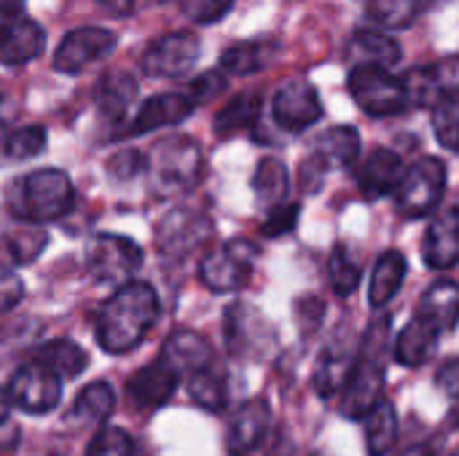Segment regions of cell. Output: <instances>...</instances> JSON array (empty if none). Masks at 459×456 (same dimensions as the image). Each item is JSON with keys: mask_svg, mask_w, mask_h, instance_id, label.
I'll return each instance as SVG.
<instances>
[{"mask_svg": "<svg viewBox=\"0 0 459 456\" xmlns=\"http://www.w3.org/2000/svg\"><path fill=\"white\" fill-rule=\"evenodd\" d=\"M94 99H97V110L105 118H116L118 121V118L126 116V110L137 99V81L129 73H124V70H110V73H105L100 78Z\"/></svg>", "mask_w": 459, "mask_h": 456, "instance_id": "484cf974", "label": "cell"}, {"mask_svg": "<svg viewBox=\"0 0 459 456\" xmlns=\"http://www.w3.org/2000/svg\"><path fill=\"white\" fill-rule=\"evenodd\" d=\"M352 67H382L390 70L401 59V46L382 30H358L347 48Z\"/></svg>", "mask_w": 459, "mask_h": 456, "instance_id": "44dd1931", "label": "cell"}, {"mask_svg": "<svg viewBox=\"0 0 459 456\" xmlns=\"http://www.w3.org/2000/svg\"><path fill=\"white\" fill-rule=\"evenodd\" d=\"M360 153V134L355 126H333L328 132H323L315 142L312 159L317 164H323V169H336V167H347L358 159Z\"/></svg>", "mask_w": 459, "mask_h": 456, "instance_id": "cb8c5ba5", "label": "cell"}, {"mask_svg": "<svg viewBox=\"0 0 459 456\" xmlns=\"http://www.w3.org/2000/svg\"><path fill=\"white\" fill-rule=\"evenodd\" d=\"M212 234V223L204 212L180 207L172 210L156 228V245L169 258H183L204 245Z\"/></svg>", "mask_w": 459, "mask_h": 456, "instance_id": "4fadbf2b", "label": "cell"}, {"mask_svg": "<svg viewBox=\"0 0 459 456\" xmlns=\"http://www.w3.org/2000/svg\"><path fill=\"white\" fill-rule=\"evenodd\" d=\"M143 266V250L137 242L121 234H97L86 247V271L97 282L126 285Z\"/></svg>", "mask_w": 459, "mask_h": 456, "instance_id": "8992f818", "label": "cell"}, {"mask_svg": "<svg viewBox=\"0 0 459 456\" xmlns=\"http://www.w3.org/2000/svg\"><path fill=\"white\" fill-rule=\"evenodd\" d=\"M299 215H301V207L299 204H282V207L266 212V220L261 226L264 237L274 239V237H282V234L293 231L296 223H299Z\"/></svg>", "mask_w": 459, "mask_h": 456, "instance_id": "7bdbcfd3", "label": "cell"}, {"mask_svg": "<svg viewBox=\"0 0 459 456\" xmlns=\"http://www.w3.org/2000/svg\"><path fill=\"white\" fill-rule=\"evenodd\" d=\"M406 280V258L403 253L398 250H390L385 253L377 266H374V274H371V288H368V301L374 309H382L390 304V298L401 290Z\"/></svg>", "mask_w": 459, "mask_h": 456, "instance_id": "83f0119b", "label": "cell"}, {"mask_svg": "<svg viewBox=\"0 0 459 456\" xmlns=\"http://www.w3.org/2000/svg\"><path fill=\"white\" fill-rule=\"evenodd\" d=\"M8 411H11V398H8V390L0 387V425L8 419Z\"/></svg>", "mask_w": 459, "mask_h": 456, "instance_id": "816d5d0a", "label": "cell"}, {"mask_svg": "<svg viewBox=\"0 0 459 456\" xmlns=\"http://www.w3.org/2000/svg\"><path fill=\"white\" fill-rule=\"evenodd\" d=\"M43 148H46V129L38 126V124L22 126V129L11 132L5 137V156L13 159V161L35 159Z\"/></svg>", "mask_w": 459, "mask_h": 456, "instance_id": "f35d334b", "label": "cell"}, {"mask_svg": "<svg viewBox=\"0 0 459 456\" xmlns=\"http://www.w3.org/2000/svg\"><path fill=\"white\" fill-rule=\"evenodd\" d=\"M438 0H368L371 16L385 27H406Z\"/></svg>", "mask_w": 459, "mask_h": 456, "instance_id": "836d02e7", "label": "cell"}, {"mask_svg": "<svg viewBox=\"0 0 459 456\" xmlns=\"http://www.w3.org/2000/svg\"><path fill=\"white\" fill-rule=\"evenodd\" d=\"M151 188L167 199L188 194L202 175V151L191 137H167L153 145L145 159Z\"/></svg>", "mask_w": 459, "mask_h": 456, "instance_id": "3957f363", "label": "cell"}, {"mask_svg": "<svg viewBox=\"0 0 459 456\" xmlns=\"http://www.w3.org/2000/svg\"><path fill=\"white\" fill-rule=\"evenodd\" d=\"M323 314H325V306H323V301L320 298H299L296 301V323H299V331L304 333V336H312L317 328H320V323H323Z\"/></svg>", "mask_w": 459, "mask_h": 456, "instance_id": "ee69618b", "label": "cell"}, {"mask_svg": "<svg viewBox=\"0 0 459 456\" xmlns=\"http://www.w3.org/2000/svg\"><path fill=\"white\" fill-rule=\"evenodd\" d=\"M116 48V35L105 27H78L67 32L54 54V70L65 75L81 73L86 65L102 59Z\"/></svg>", "mask_w": 459, "mask_h": 456, "instance_id": "5bb4252c", "label": "cell"}, {"mask_svg": "<svg viewBox=\"0 0 459 456\" xmlns=\"http://www.w3.org/2000/svg\"><path fill=\"white\" fill-rule=\"evenodd\" d=\"M223 333H226L229 352L237 357L261 360L274 347V331H272L269 320L247 304L229 306Z\"/></svg>", "mask_w": 459, "mask_h": 456, "instance_id": "9c48e42d", "label": "cell"}, {"mask_svg": "<svg viewBox=\"0 0 459 456\" xmlns=\"http://www.w3.org/2000/svg\"><path fill=\"white\" fill-rule=\"evenodd\" d=\"M178 382H180V374L159 355L153 363H148L145 368H140L129 379L126 390H129V398L137 409L151 411V409L164 406L175 395Z\"/></svg>", "mask_w": 459, "mask_h": 456, "instance_id": "9a60e30c", "label": "cell"}, {"mask_svg": "<svg viewBox=\"0 0 459 456\" xmlns=\"http://www.w3.org/2000/svg\"><path fill=\"white\" fill-rule=\"evenodd\" d=\"M403 161L390 148H377L358 172V188L366 199H382L395 194L403 180Z\"/></svg>", "mask_w": 459, "mask_h": 456, "instance_id": "e0dca14e", "label": "cell"}, {"mask_svg": "<svg viewBox=\"0 0 459 456\" xmlns=\"http://www.w3.org/2000/svg\"><path fill=\"white\" fill-rule=\"evenodd\" d=\"M441 336H444V333H441L430 320H425L422 314H417V317H411V323L398 333L395 347H393V357H395L401 366H406V368H420V366H425V363L436 355Z\"/></svg>", "mask_w": 459, "mask_h": 456, "instance_id": "ac0fdd59", "label": "cell"}, {"mask_svg": "<svg viewBox=\"0 0 459 456\" xmlns=\"http://www.w3.org/2000/svg\"><path fill=\"white\" fill-rule=\"evenodd\" d=\"M253 191L258 196V204L272 212L282 204H288V191H290V177L288 167L280 159H264L255 169L253 177Z\"/></svg>", "mask_w": 459, "mask_h": 456, "instance_id": "4316f807", "label": "cell"}, {"mask_svg": "<svg viewBox=\"0 0 459 456\" xmlns=\"http://www.w3.org/2000/svg\"><path fill=\"white\" fill-rule=\"evenodd\" d=\"M223 89H226V78H223L221 73H204V75H199L196 81H191L188 97H191L194 105H202V102L215 99Z\"/></svg>", "mask_w": 459, "mask_h": 456, "instance_id": "f6af8a7d", "label": "cell"}, {"mask_svg": "<svg viewBox=\"0 0 459 456\" xmlns=\"http://www.w3.org/2000/svg\"><path fill=\"white\" fill-rule=\"evenodd\" d=\"M328 277H331V288L339 293V296H350L358 282H360V263L355 261V255L339 245L333 253H331V261H328Z\"/></svg>", "mask_w": 459, "mask_h": 456, "instance_id": "74e56055", "label": "cell"}, {"mask_svg": "<svg viewBox=\"0 0 459 456\" xmlns=\"http://www.w3.org/2000/svg\"><path fill=\"white\" fill-rule=\"evenodd\" d=\"M446 188V164L441 159L425 156L403 172L395 191V204L403 218H425L433 212Z\"/></svg>", "mask_w": 459, "mask_h": 456, "instance_id": "5b68a950", "label": "cell"}, {"mask_svg": "<svg viewBox=\"0 0 459 456\" xmlns=\"http://www.w3.org/2000/svg\"><path fill=\"white\" fill-rule=\"evenodd\" d=\"M194 102L188 94H156L151 99H145L129 126V134H145L161 126H175L180 121H186L194 113Z\"/></svg>", "mask_w": 459, "mask_h": 456, "instance_id": "d6986e66", "label": "cell"}, {"mask_svg": "<svg viewBox=\"0 0 459 456\" xmlns=\"http://www.w3.org/2000/svg\"><path fill=\"white\" fill-rule=\"evenodd\" d=\"M425 320H430L441 333L455 331L459 323V285L455 280H438L430 285L422 296L420 312Z\"/></svg>", "mask_w": 459, "mask_h": 456, "instance_id": "d4e9b609", "label": "cell"}, {"mask_svg": "<svg viewBox=\"0 0 459 456\" xmlns=\"http://www.w3.org/2000/svg\"><path fill=\"white\" fill-rule=\"evenodd\" d=\"M436 384H438L449 398H459V360H449V363L438 371Z\"/></svg>", "mask_w": 459, "mask_h": 456, "instance_id": "c3c4849f", "label": "cell"}, {"mask_svg": "<svg viewBox=\"0 0 459 456\" xmlns=\"http://www.w3.org/2000/svg\"><path fill=\"white\" fill-rule=\"evenodd\" d=\"M46 239H48L46 231H40L35 226H24L16 234H11L8 237V253H11L13 263H30V261H35L43 253Z\"/></svg>", "mask_w": 459, "mask_h": 456, "instance_id": "ab89813d", "label": "cell"}, {"mask_svg": "<svg viewBox=\"0 0 459 456\" xmlns=\"http://www.w3.org/2000/svg\"><path fill=\"white\" fill-rule=\"evenodd\" d=\"M22 296H24L22 280H19L13 271L0 269V314L11 312V309L22 301Z\"/></svg>", "mask_w": 459, "mask_h": 456, "instance_id": "7dc6e473", "label": "cell"}, {"mask_svg": "<svg viewBox=\"0 0 459 456\" xmlns=\"http://www.w3.org/2000/svg\"><path fill=\"white\" fill-rule=\"evenodd\" d=\"M97 5L110 16H129L137 5V0H97Z\"/></svg>", "mask_w": 459, "mask_h": 456, "instance_id": "681fc988", "label": "cell"}, {"mask_svg": "<svg viewBox=\"0 0 459 456\" xmlns=\"http://www.w3.org/2000/svg\"><path fill=\"white\" fill-rule=\"evenodd\" d=\"M274 46L266 40H242L221 54V67L231 75H250L269 65Z\"/></svg>", "mask_w": 459, "mask_h": 456, "instance_id": "4dcf8cb0", "label": "cell"}, {"mask_svg": "<svg viewBox=\"0 0 459 456\" xmlns=\"http://www.w3.org/2000/svg\"><path fill=\"white\" fill-rule=\"evenodd\" d=\"M143 167H145V159L137 151H121L108 161V172L116 180H132L134 175H140Z\"/></svg>", "mask_w": 459, "mask_h": 456, "instance_id": "bcb514c9", "label": "cell"}, {"mask_svg": "<svg viewBox=\"0 0 459 456\" xmlns=\"http://www.w3.org/2000/svg\"><path fill=\"white\" fill-rule=\"evenodd\" d=\"M395 438H398V417H395V409L387 400H382L368 414V425H366V446H368V454H390V449L395 446Z\"/></svg>", "mask_w": 459, "mask_h": 456, "instance_id": "1f68e13d", "label": "cell"}, {"mask_svg": "<svg viewBox=\"0 0 459 456\" xmlns=\"http://www.w3.org/2000/svg\"><path fill=\"white\" fill-rule=\"evenodd\" d=\"M38 363L46 366L51 374H56L65 382V379H78L83 374L89 357L73 339H54L38 349Z\"/></svg>", "mask_w": 459, "mask_h": 456, "instance_id": "f1b7e54d", "label": "cell"}, {"mask_svg": "<svg viewBox=\"0 0 459 456\" xmlns=\"http://www.w3.org/2000/svg\"><path fill=\"white\" fill-rule=\"evenodd\" d=\"M46 46V35L38 22L19 16L0 27V62L3 65H24L32 62Z\"/></svg>", "mask_w": 459, "mask_h": 456, "instance_id": "ffe728a7", "label": "cell"}, {"mask_svg": "<svg viewBox=\"0 0 459 456\" xmlns=\"http://www.w3.org/2000/svg\"><path fill=\"white\" fill-rule=\"evenodd\" d=\"M355 355L339 347H331L323 352V357L317 360V371H315V387L323 398H331L347 387V379L355 368Z\"/></svg>", "mask_w": 459, "mask_h": 456, "instance_id": "f546056e", "label": "cell"}, {"mask_svg": "<svg viewBox=\"0 0 459 456\" xmlns=\"http://www.w3.org/2000/svg\"><path fill=\"white\" fill-rule=\"evenodd\" d=\"M390 352V317H379L366 331L358 355L355 368L347 379V387L342 390V414L360 419L368 417L385 398V363Z\"/></svg>", "mask_w": 459, "mask_h": 456, "instance_id": "7a4b0ae2", "label": "cell"}, {"mask_svg": "<svg viewBox=\"0 0 459 456\" xmlns=\"http://www.w3.org/2000/svg\"><path fill=\"white\" fill-rule=\"evenodd\" d=\"M422 255L430 269H452L459 263V207L441 210L425 231Z\"/></svg>", "mask_w": 459, "mask_h": 456, "instance_id": "2e32d148", "label": "cell"}, {"mask_svg": "<svg viewBox=\"0 0 459 456\" xmlns=\"http://www.w3.org/2000/svg\"><path fill=\"white\" fill-rule=\"evenodd\" d=\"M0 126H3V118H0Z\"/></svg>", "mask_w": 459, "mask_h": 456, "instance_id": "11a10c76", "label": "cell"}, {"mask_svg": "<svg viewBox=\"0 0 459 456\" xmlns=\"http://www.w3.org/2000/svg\"><path fill=\"white\" fill-rule=\"evenodd\" d=\"M159 320V296L148 282L121 285L102 306L97 320V344L108 355L132 352Z\"/></svg>", "mask_w": 459, "mask_h": 456, "instance_id": "6da1fadb", "label": "cell"}, {"mask_svg": "<svg viewBox=\"0 0 459 456\" xmlns=\"http://www.w3.org/2000/svg\"><path fill=\"white\" fill-rule=\"evenodd\" d=\"M266 427H269V406L266 400H247L237 417L231 419V427H229V452L231 454H247L253 452L264 435H266Z\"/></svg>", "mask_w": 459, "mask_h": 456, "instance_id": "7402d4cb", "label": "cell"}, {"mask_svg": "<svg viewBox=\"0 0 459 456\" xmlns=\"http://www.w3.org/2000/svg\"><path fill=\"white\" fill-rule=\"evenodd\" d=\"M258 110H261L258 94H239V97H234V99L226 102L223 110L215 116V132H218L221 137L234 134V132H242V129H247V126L255 124Z\"/></svg>", "mask_w": 459, "mask_h": 456, "instance_id": "d6a6232c", "label": "cell"}, {"mask_svg": "<svg viewBox=\"0 0 459 456\" xmlns=\"http://www.w3.org/2000/svg\"><path fill=\"white\" fill-rule=\"evenodd\" d=\"M86 456H134V443L121 427H102L91 438Z\"/></svg>", "mask_w": 459, "mask_h": 456, "instance_id": "60d3db41", "label": "cell"}, {"mask_svg": "<svg viewBox=\"0 0 459 456\" xmlns=\"http://www.w3.org/2000/svg\"><path fill=\"white\" fill-rule=\"evenodd\" d=\"M433 129L444 148L459 153V89L446 91L433 108Z\"/></svg>", "mask_w": 459, "mask_h": 456, "instance_id": "d590c367", "label": "cell"}, {"mask_svg": "<svg viewBox=\"0 0 459 456\" xmlns=\"http://www.w3.org/2000/svg\"><path fill=\"white\" fill-rule=\"evenodd\" d=\"M234 0H180V11L196 24H212L229 13Z\"/></svg>", "mask_w": 459, "mask_h": 456, "instance_id": "b9f144b4", "label": "cell"}, {"mask_svg": "<svg viewBox=\"0 0 459 456\" xmlns=\"http://www.w3.org/2000/svg\"><path fill=\"white\" fill-rule=\"evenodd\" d=\"M350 91L360 110L374 118H387L409 108L403 81L382 67H352Z\"/></svg>", "mask_w": 459, "mask_h": 456, "instance_id": "ba28073f", "label": "cell"}, {"mask_svg": "<svg viewBox=\"0 0 459 456\" xmlns=\"http://www.w3.org/2000/svg\"><path fill=\"white\" fill-rule=\"evenodd\" d=\"M116 409V392L108 382H94L89 384L73 406V414L83 422H102L110 417V411Z\"/></svg>", "mask_w": 459, "mask_h": 456, "instance_id": "e575fe53", "label": "cell"}, {"mask_svg": "<svg viewBox=\"0 0 459 456\" xmlns=\"http://www.w3.org/2000/svg\"><path fill=\"white\" fill-rule=\"evenodd\" d=\"M188 392L196 406L207 411H221L226 406V382L212 368H202L188 376Z\"/></svg>", "mask_w": 459, "mask_h": 456, "instance_id": "8d00e7d4", "label": "cell"}, {"mask_svg": "<svg viewBox=\"0 0 459 456\" xmlns=\"http://www.w3.org/2000/svg\"><path fill=\"white\" fill-rule=\"evenodd\" d=\"M161 357L178 371V374H196L202 368H210L212 363V352L207 347V341L194 333V331H178L167 339Z\"/></svg>", "mask_w": 459, "mask_h": 456, "instance_id": "603a6c76", "label": "cell"}, {"mask_svg": "<svg viewBox=\"0 0 459 456\" xmlns=\"http://www.w3.org/2000/svg\"><path fill=\"white\" fill-rule=\"evenodd\" d=\"M199 59V38L191 32H169L156 38L143 54V70L151 78H180Z\"/></svg>", "mask_w": 459, "mask_h": 456, "instance_id": "7c38bea8", "label": "cell"}, {"mask_svg": "<svg viewBox=\"0 0 459 456\" xmlns=\"http://www.w3.org/2000/svg\"><path fill=\"white\" fill-rule=\"evenodd\" d=\"M73 183L67 172L46 167L35 169L22 180L19 188V215L30 223H48L70 212L73 207Z\"/></svg>", "mask_w": 459, "mask_h": 456, "instance_id": "277c9868", "label": "cell"}, {"mask_svg": "<svg viewBox=\"0 0 459 456\" xmlns=\"http://www.w3.org/2000/svg\"><path fill=\"white\" fill-rule=\"evenodd\" d=\"M258 258V247L247 239H231L204 255L199 266L202 282L212 293H234L247 285L253 277V266Z\"/></svg>", "mask_w": 459, "mask_h": 456, "instance_id": "52a82bcc", "label": "cell"}, {"mask_svg": "<svg viewBox=\"0 0 459 456\" xmlns=\"http://www.w3.org/2000/svg\"><path fill=\"white\" fill-rule=\"evenodd\" d=\"M398 456H433L430 454V449L428 446H411V449H406L403 454Z\"/></svg>", "mask_w": 459, "mask_h": 456, "instance_id": "f5cc1de1", "label": "cell"}, {"mask_svg": "<svg viewBox=\"0 0 459 456\" xmlns=\"http://www.w3.org/2000/svg\"><path fill=\"white\" fill-rule=\"evenodd\" d=\"M452 456H459V452H455V454H452Z\"/></svg>", "mask_w": 459, "mask_h": 456, "instance_id": "db71d44e", "label": "cell"}, {"mask_svg": "<svg viewBox=\"0 0 459 456\" xmlns=\"http://www.w3.org/2000/svg\"><path fill=\"white\" fill-rule=\"evenodd\" d=\"M22 16V0H0V27Z\"/></svg>", "mask_w": 459, "mask_h": 456, "instance_id": "f907efd6", "label": "cell"}, {"mask_svg": "<svg viewBox=\"0 0 459 456\" xmlns=\"http://www.w3.org/2000/svg\"><path fill=\"white\" fill-rule=\"evenodd\" d=\"M272 116H274L277 126L285 132L309 129L323 116V102H320L317 89L304 78H293V81L282 83L272 99Z\"/></svg>", "mask_w": 459, "mask_h": 456, "instance_id": "8fae6325", "label": "cell"}, {"mask_svg": "<svg viewBox=\"0 0 459 456\" xmlns=\"http://www.w3.org/2000/svg\"><path fill=\"white\" fill-rule=\"evenodd\" d=\"M11 406H19L27 414H48L62 400V379L40 363L19 368L8 384Z\"/></svg>", "mask_w": 459, "mask_h": 456, "instance_id": "30bf717a", "label": "cell"}]
</instances>
